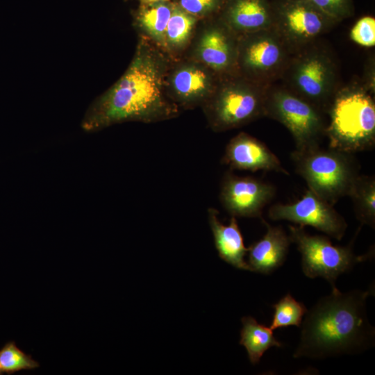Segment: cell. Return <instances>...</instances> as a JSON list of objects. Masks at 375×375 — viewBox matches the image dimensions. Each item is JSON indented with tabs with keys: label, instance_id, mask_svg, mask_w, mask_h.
I'll return each instance as SVG.
<instances>
[{
	"label": "cell",
	"instance_id": "23",
	"mask_svg": "<svg viewBox=\"0 0 375 375\" xmlns=\"http://www.w3.org/2000/svg\"><path fill=\"white\" fill-rule=\"evenodd\" d=\"M38 367V362L19 349L13 341L7 342L0 350V368L3 373L11 374Z\"/></svg>",
	"mask_w": 375,
	"mask_h": 375
},
{
	"label": "cell",
	"instance_id": "2",
	"mask_svg": "<svg viewBox=\"0 0 375 375\" xmlns=\"http://www.w3.org/2000/svg\"><path fill=\"white\" fill-rule=\"evenodd\" d=\"M174 112L163 98L158 65L151 56L139 52L121 78L91 104L81 127L94 132L124 122L167 117Z\"/></svg>",
	"mask_w": 375,
	"mask_h": 375
},
{
	"label": "cell",
	"instance_id": "22",
	"mask_svg": "<svg viewBox=\"0 0 375 375\" xmlns=\"http://www.w3.org/2000/svg\"><path fill=\"white\" fill-rule=\"evenodd\" d=\"M171 6L160 1L151 3L140 15L142 27L156 40H165V31L172 14Z\"/></svg>",
	"mask_w": 375,
	"mask_h": 375
},
{
	"label": "cell",
	"instance_id": "10",
	"mask_svg": "<svg viewBox=\"0 0 375 375\" xmlns=\"http://www.w3.org/2000/svg\"><path fill=\"white\" fill-rule=\"evenodd\" d=\"M268 87L251 80L226 85L212 104L210 115L213 126L217 130H227L265 116Z\"/></svg>",
	"mask_w": 375,
	"mask_h": 375
},
{
	"label": "cell",
	"instance_id": "7",
	"mask_svg": "<svg viewBox=\"0 0 375 375\" xmlns=\"http://www.w3.org/2000/svg\"><path fill=\"white\" fill-rule=\"evenodd\" d=\"M290 238L301 254V267L310 278L321 277L335 287V280L349 272L357 263L367 258L368 254L356 256L351 246H335L324 235H311L303 226H290Z\"/></svg>",
	"mask_w": 375,
	"mask_h": 375
},
{
	"label": "cell",
	"instance_id": "16",
	"mask_svg": "<svg viewBox=\"0 0 375 375\" xmlns=\"http://www.w3.org/2000/svg\"><path fill=\"white\" fill-rule=\"evenodd\" d=\"M218 215L219 212L216 209H208V222L219 256L238 269L252 272L244 259L248 249L244 246L236 217L231 216L229 224L224 225Z\"/></svg>",
	"mask_w": 375,
	"mask_h": 375
},
{
	"label": "cell",
	"instance_id": "15",
	"mask_svg": "<svg viewBox=\"0 0 375 375\" xmlns=\"http://www.w3.org/2000/svg\"><path fill=\"white\" fill-rule=\"evenodd\" d=\"M225 19L232 31L243 35L272 28V0H231Z\"/></svg>",
	"mask_w": 375,
	"mask_h": 375
},
{
	"label": "cell",
	"instance_id": "27",
	"mask_svg": "<svg viewBox=\"0 0 375 375\" xmlns=\"http://www.w3.org/2000/svg\"><path fill=\"white\" fill-rule=\"evenodd\" d=\"M219 0H180L183 10L192 15H200L215 8Z\"/></svg>",
	"mask_w": 375,
	"mask_h": 375
},
{
	"label": "cell",
	"instance_id": "6",
	"mask_svg": "<svg viewBox=\"0 0 375 375\" xmlns=\"http://www.w3.org/2000/svg\"><path fill=\"white\" fill-rule=\"evenodd\" d=\"M323 112L284 85L269 86L265 116L284 125L292 134L295 149L303 151L320 145L326 135Z\"/></svg>",
	"mask_w": 375,
	"mask_h": 375
},
{
	"label": "cell",
	"instance_id": "5",
	"mask_svg": "<svg viewBox=\"0 0 375 375\" xmlns=\"http://www.w3.org/2000/svg\"><path fill=\"white\" fill-rule=\"evenodd\" d=\"M284 86L327 112L339 88L335 61L319 40L292 54L281 78Z\"/></svg>",
	"mask_w": 375,
	"mask_h": 375
},
{
	"label": "cell",
	"instance_id": "26",
	"mask_svg": "<svg viewBox=\"0 0 375 375\" xmlns=\"http://www.w3.org/2000/svg\"><path fill=\"white\" fill-rule=\"evenodd\" d=\"M350 38L354 42L362 47H374V17L372 16H365L360 18L352 27L350 32Z\"/></svg>",
	"mask_w": 375,
	"mask_h": 375
},
{
	"label": "cell",
	"instance_id": "1",
	"mask_svg": "<svg viewBox=\"0 0 375 375\" xmlns=\"http://www.w3.org/2000/svg\"><path fill=\"white\" fill-rule=\"evenodd\" d=\"M372 288L341 292L332 288L307 311L294 358L324 359L362 353L374 347L375 329L366 310Z\"/></svg>",
	"mask_w": 375,
	"mask_h": 375
},
{
	"label": "cell",
	"instance_id": "4",
	"mask_svg": "<svg viewBox=\"0 0 375 375\" xmlns=\"http://www.w3.org/2000/svg\"><path fill=\"white\" fill-rule=\"evenodd\" d=\"M352 154L319 145L303 151L294 149L291 158L308 189L333 205L349 195L359 175L358 165Z\"/></svg>",
	"mask_w": 375,
	"mask_h": 375
},
{
	"label": "cell",
	"instance_id": "13",
	"mask_svg": "<svg viewBox=\"0 0 375 375\" xmlns=\"http://www.w3.org/2000/svg\"><path fill=\"white\" fill-rule=\"evenodd\" d=\"M222 160L231 169L274 171L289 175L278 157L267 146L244 133L238 134L229 141Z\"/></svg>",
	"mask_w": 375,
	"mask_h": 375
},
{
	"label": "cell",
	"instance_id": "8",
	"mask_svg": "<svg viewBox=\"0 0 375 375\" xmlns=\"http://www.w3.org/2000/svg\"><path fill=\"white\" fill-rule=\"evenodd\" d=\"M272 27L292 54L319 40L338 24L310 0H272Z\"/></svg>",
	"mask_w": 375,
	"mask_h": 375
},
{
	"label": "cell",
	"instance_id": "24",
	"mask_svg": "<svg viewBox=\"0 0 375 375\" xmlns=\"http://www.w3.org/2000/svg\"><path fill=\"white\" fill-rule=\"evenodd\" d=\"M194 21L185 10L173 7L165 31L167 42L174 46L182 44L189 37Z\"/></svg>",
	"mask_w": 375,
	"mask_h": 375
},
{
	"label": "cell",
	"instance_id": "19",
	"mask_svg": "<svg viewBox=\"0 0 375 375\" xmlns=\"http://www.w3.org/2000/svg\"><path fill=\"white\" fill-rule=\"evenodd\" d=\"M351 199L357 219L375 227V178L374 176L358 175L348 195Z\"/></svg>",
	"mask_w": 375,
	"mask_h": 375
},
{
	"label": "cell",
	"instance_id": "18",
	"mask_svg": "<svg viewBox=\"0 0 375 375\" xmlns=\"http://www.w3.org/2000/svg\"><path fill=\"white\" fill-rule=\"evenodd\" d=\"M242 324L240 344L246 348L249 359L253 365L258 363L269 348L282 346L269 327L259 324L252 317H242Z\"/></svg>",
	"mask_w": 375,
	"mask_h": 375
},
{
	"label": "cell",
	"instance_id": "9",
	"mask_svg": "<svg viewBox=\"0 0 375 375\" xmlns=\"http://www.w3.org/2000/svg\"><path fill=\"white\" fill-rule=\"evenodd\" d=\"M292 56L282 38L272 27L244 35L237 59L249 80L268 87L281 78Z\"/></svg>",
	"mask_w": 375,
	"mask_h": 375
},
{
	"label": "cell",
	"instance_id": "25",
	"mask_svg": "<svg viewBox=\"0 0 375 375\" xmlns=\"http://www.w3.org/2000/svg\"><path fill=\"white\" fill-rule=\"evenodd\" d=\"M317 8L339 22L353 15L352 0H310Z\"/></svg>",
	"mask_w": 375,
	"mask_h": 375
},
{
	"label": "cell",
	"instance_id": "3",
	"mask_svg": "<svg viewBox=\"0 0 375 375\" xmlns=\"http://www.w3.org/2000/svg\"><path fill=\"white\" fill-rule=\"evenodd\" d=\"M327 112L329 147L351 153L374 148L375 103L363 83L339 88Z\"/></svg>",
	"mask_w": 375,
	"mask_h": 375
},
{
	"label": "cell",
	"instance_id": "12",
	"mask_svg": "<svg viewBox=\"0 0 375 375\" xmlns=\"http://www.w3.org/2000/svg\"><path fill=\"white\" fill-rule=\"evenodd\" d=\"M275 187L262 180L224 174L219 199L222 206L235 217H261L264 208L273 199Z\"/></svg>",
	"mask_w": 375,
	"mask_h": 375
},
{
	"label": "cell",
	"instance_id": "11",
	"mask_svg": "<svg viewBox=\"0 0 375 375\" xmlns=\"http://www.w3.org/2000/svg\"><path fill=\"white\" fill-rule=\"evenodd\" d=\"M268 215L272 220H288L303 227L311 226L338 240L342 238L347 228L345 219L333 205L309 189L292 203L272 206Z\"/></svg>",
	"mask_w": 375,
	"mask_h": 375
},
{
	"label": "cell",
	"instance_id": "28",
	"mask_svg": "<svg viewBox=\"0 0 375 375\" xmlns=\"http://www.w3.org/2000/svg\"><path fill=\"white\" fill-rule=\"evenodd\" d=\"M142 1L144 3H154V2L160 1H163V0H142Z\"/></svg>",
	"mask_w": 375,
	"mask_h": 375
},
{
	"label": "cell",
	"instance_id": "29",
	"mask_svg": "<svg viewBox=\"0 0 375 375\" xmlns=\"http://www.w3.org/2000/svg\"><path fill=\"white\" fill-rule=\"evenodd\" d=\"M2 374H3V372H2V371H1V369L0 368V375Z\"/></svg>",
	"mask_w": 375,
	"mask_h": 375
},
{
	"label": "cell",
	"instance_id": "20",
	"mask_svg": "<svg viewBox=\"0 0 375 375\" xmlns=\"http://www.w3.org/2000/svg\"><path fill=\"white\" fill-rule=\"evenodd\" d=\"M208 82L207 74L197 68L181 69L174 75L173 79L176 94L186 101L200 98L207 91Z\"/></svg>",
	"mask_w": 375,
	"mask_h": 375
},
{
	"label": "cell",
	"instance_id": "14",
	"mask_svg": "<svg viewBox=\"0 0 375 375\" xmlns=\"http://www.w3.org/2000/svg\"><path fill=\"white\" fill-rule=\"evenodd\" d=\"M262 220L267 231L260 240L248 248V264L252 272L268 274L283 264L292 241L281 226H274Z\"/></svg>",
	"mask_w": 375,
	"mask_h": 375
},
{
	"label": "cell",
	"instance_id": "21",
	"mask_svg": "<svg viewBox=\"0 0 375 375\" xmlns=\"http://www.w3.org/2000/svg\"><path fill=\"white\" fill-rule=\"evenodd\" d=\"M272 306L274 314L269 326L272 331L288 326L300 327L303 317L308 311L304 304L297 301L290 293Z\"/></svg>",
	"mask_w": 375,
	"mask_h": 375
},
{
	"label": "cell",
	"instance_id": "17",
	"mask_svg": "<svg viewBox=\"0 0 375 375\" xmlns=\"http://www.w3.org/2000/svg\"><path fill=\"white\" fill-rule=\"evenodd\" d=\"M225 28H215L206 33L199 44L201 60L217 71H226L234 65L238 50L234 40Z\"/></svg>",
	"mask_w": 375,
	"mask_h": 375
}]
</instances>
